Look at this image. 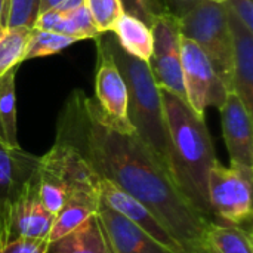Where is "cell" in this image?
<instances>
[{
    "label": "cell",
    "mask_w": 253,
    "mask_h": 253,
    "mask_svg": "<svg viewBox=\"0 0 253 253\" xmlns=\"http://www.w3.org/2000/svg\"><path fill=\"white\" fill-rule=\"evenodd\" d=\"M120 3L126 13L139 18L147 25H151L156 16L166 10L159 0H120Z\"/></svg>",
    "instance_id": "484cf974"
},
{
    "label": "cell",
    "mask_w": 253,
    "mask_h": 253,
    "mask_svg": "<svg viewBox=\"0 0 253 253\" xmlns=\"http://www.w3.org/2000/svg\"><path fill=\"white\" fill-rule=\"evenodd\" d=\"M39 156L0 142V227L3 237L7 212L34 181Z\"/></svg>",
    "instance_id": "9c48e42d"
},
{
    "label": "cell",
    "mask_w": 253,
    "mask_h": 253,
    "mask_svg": "<svg viewBox=\"0 0 253 253\" xmlns=\"http://www.w3.org/2000/svg\"><path fill=\"white\" fill-rule=\"evenodd\" d=\"M113 59L127 89V119L138 136L160 157L169 169V136L160 89L145 61L125 52L111 31L102 33Z\"/></svg>",
    "instance_id": "3957f363"
},
{
    "label": "cell",
    "mask_w": 253,
    "mask_h": 253,
    "mask_svg": "<svg viewBox=\"0 0 253 253\" xmlns=\"http://www.w3.org/2000/svg\"><path fill=\"white\" fill-rule=\"evenodd\" d=\"M65 1H68V0H40L39 15H42L47 10H55V9L61 7Z\"/></svg>",
    "instance_id": "f546056e"
},
{
    "label": "cell",
    "mask_w": 253,
    "mask_h": 253,
    "mask_svg": "<svg viewBox=\"0 0 253 253\" xmlns=\"http://www.w3.org/2000/svg\"><path fill=\"white\" fill-rule=\"evenodd\" d=\"M55 215L49 212L39 197L37 173L28 190L9 209L6 216V243L18 239L49 240Z\"/></svg>",
    "instance_id": "7c38bea8"
},
{
    "label": "cell",
    "mask_w": 253,
    "mask_h": 253,
    "mask_svg": "<svg viewBox=\"0 0 253 253\" xmlns=\"http://www.w3.org/2000/svg\"><path fill=\"white\" fill-rule=\"evenodd\" d=\"M76 42H77L76 39L65 36V34H59V33L47 31V30H42V28H31L30 42H28V47H27V53H25V61L55 55V53L64 50L65 47L71 46Z\"/></svg>",
    "instance_id": "603a6c76"
},
{
    "label": "cell",
    "mask_w": 253,
    "mask_h": 253,
    "mask_svg": "<svg viewBox=\"0 0 253 253\" xmlns=\"http://www.w3.org/2000/svg\"><path fill=\"white\" fill-rule=\"evenodd\" d=\"M181 64L188 105L203 117L208 107L221 108L230 90L216 74L206 53L185 37H181Z\"/></svg>",
    "instance_id": "ba28073f"
},
{
    "label": "cell",
    "mask_w": 253,
    "mask_h": 253,
    "mask_svg": "<svg viewBox=\"0 0 253 253\" xmlns=\"http://www.w3.org/2000/svg\"><path fill=\"white\" fill-rule=\"evenodd\" d=\"M98 215L107 230L114 253H173L165 249L142 230L111 208L105 206L102 202L99 203Z\"/></svg>",
    "instance_id": "9a60e30c"
},
{
    "label": "cell",
    "mask_w": 253,
    "mask_h": 253,
    "mask_svg": "<svg viewBox=\"0 0 253 253\" xmlns=\"http://www.w3.org/2000/svg\"><path fill=\"white\" fill-rule=\"evenodd\" d=\"M222 133L230 154V165L253 168L252 111L236 92H228L222 104Z\"/></svg>",
    "instance_id": "4fadbf2b"
},
{
    "label": "cell",
    "mask_w": 253,
    "mask_h": 253,
    "mask_svg": "<svg viewBox=\"0 0 253 253\" xmlns=\"http://www.w3.org/2000/svg\"><path fill=\"white\" fill-rule=\"evenodd\" d=\"M160 89V87H159ZM169 136V172L178 190L208 221L211 215L208 178L218 160L203 116L185 99L160 89Z\"/></svg>",
    "instance_id": "7a4b0ae2"
},
{
    "label": "cell",
    "mask_w": 253,
    "mask_h": 253,
    "mask_svg": "<svg viewBox=\"0 0 253 253\" xmlns=\"http://www.w3.org/2000/svg\"><path fill=\"white\" fill-rule=\"evenodd\" d=\"M211 1H213V3H221V4H222V3H225L227 0H211Z\"/></svg>",
    "instance_id": "836d02e7"
},
{
    "label": "cell",
    "mask_w": 253,
    "mask_h": 253,
    "mask_svg": "<svg viewBox=\"0 0 253 253\" xmlns=\"http://www.w3.org/2000/svg\"><path fill=\"white\" fill-rule=\"evenodd\" d=\"M96 42L98 67L95 77V101L117 126L126 129L133 127L127 119V89L120 70L101 36Z\"/></svg>",
    "instance_id": "8fae6325"
},
{
    "label": "cell",
    "mask_w": 253,
    "mask_h": 253,
    "mask_svg": "<svg viewBox=\"0 0 253 253\" xmlns=\"http://www.w3.org/2000/svg\"><path fill=\"white\" fill-rule=\"evenodd\" d=\"M203 0H163L162 4L168 12L181 18L182 15H185L188 10H191L193 7H196Z\"/></svg>",
    "instance_id": "f1b7e54d"
},
{
    "label": "cell",
    "mask_w": 253,
    "mask_h": 253,
    "mask_svg": "<svg viewBox=\"0 0 253 253\" xmlns=\"http://www.w3.org/2000/svg\"><path fill=\"white\" fill-rule=\"evenodd\" d=\"M7 7H9V0H0V24L7 27Z\"/></svg>",
    "instance_id": "1f68e13d"
},
{
    "label": "cell",
    "mask_w": 253,
    "mask_h": 253,
    "mask_svg": "<svg viewBox=\"0 0 253 253\" xmlns=\"http://www.w3.org/2000/svg\"><path fill=\"white\" fill-rule=\"evenodd\" d=\"M111 33L125 52L145 62L150 59L153 52V34L151 27L144 21L123 12L116 21Z\"/></svg>",
    "instance_id": "ffe728a7"
},
{
    "label": "cell",
    "mask_w": 253,
    "mask_h": 253,
    "mask_svg": "<svg viewBox=\"0 0 253 253\" xmlns=\"http://www.w3.org/2000/svg\"><path fill=\"white\" fill-rule=\"evenodd\" d=\"M56 138L73 145L98 178L108 179L148 208L181 246L200 243L208 219L184 197L168 166L135 129L117 126L95 98L83 92L68 98Z\"/></svg>",
    "instance_id": "6da1fadb"
},
{
    "label": "cell",
    "mask_w": 253,
    "mask_h": 253,
    "mask_svg": "<svg viewBox=\"0 0 253 253\" xmlns=\"http://www.w3.org/2000/svg\"><path fill=\"white\" fill-rule=\"evenodd\" d=\"M40 0H9L7 27L33 28L39 16Z\"/></svg>",
    "instance_id": "d4e9b609"
},
{
    "label": "cell",
    "mask_w": 253,
    "mask_h": 253,
    "mask_svg": "<svg viewBox=\"0 0 253 253\" xmlns=\"http://www.w3.org/2000/svg\"><path fill=\"white\" fill-rule=\"evenodd\" d=\"M47 240H33V239H18L6 243L0 253H44Z\"/></svg>",
    "instance_id": "4316f807"
},
{
    "label": "cell",
    "mask_w": 253,
    "mask_h": 253,
    "mask_svg": "<svg viewBox=\"0 0 253 253\" xmlns=\"http://www.w3.org/2000/svg\"><path fill=\"white\" fill-rule=\"evenodd\" d=\"M99 203V182L73 188L55 215L49 240H55L83 224L89 216L98 212Z\"/></svg>",
    "instance_id": "e0dca14e"
},
{
    "label": "cell",
    "mask_w": 253,
    "mask_h": 253,
    "mask_svg": "<svg viewBox=\"0 0 253 253\" xmlns=\"http://www.w3.org/2000/svg\"><path fill=\"white\" fill-rule=\"evenodd\" d=\"M200 245L206 253H253L251 228L208 221Z\"/></svg>",
    "instance_id": "d6986e66"
},
{
    "label": "cell",
    "mask_w": 253,
    "mask_h": 253,
    "mask_svg": "<svg viewBox=\"0 0 253 253\" xmlns=\"http://www.w3.org/2000/svg\"><path fill=\"white\" fill-rule=\"evenodd\" d=\"M99 178L84 157L68 142L58 139L37 166L39 197L53 215L64 205L68 193L80 185L98 184Z\"/></svg>",
    "instance_id": "5b68a950"
},
{
    "label": "cell",
    "mask_w": 253,
    "mask_h": 253,
    "mask_svg": "<svg viewBox=\"0 0 253 253\" xmlns=\"http://www.w3.org/2000/svg\"><path fill=\"white\" fill-rule=\"evenodd\" d=\"M181 36L193 40L211 59L216 74L233 90V40L225 3L203 0L179 18Z\"/></svg>",
    "instance_id": "277c9868"
},
{
    "label": "cell",
    "mask_w": 253,
    "mask_h": 253,
    "mask_svg": "<svg viewBox=\"0 0 253 253\" xmlns=\"http://www.w3.org/2000/svg\"><path fill=\"white\" fill-rule=\"evenodd\" d=\"M44 253H114V249L96 212L73 231L47 240Z\"/></svg>",
    "instance_id": "2e32d148"
},
{
    "label": "cell",
    "mask_w": 253,
    "mask_h": 253,
    "mask_svg": "<svg viewBox=\"0 0 253 253\" xmlns=\"http://www.w3.org/2000/svg\"><path fill=\"white\" fill-rule=\"evenodd\" d=\"M31 28L0 24V77L25 61Z\"/></svg>",
    "instance_id": "7402d4cb"
},
{
    "label": "cell",
    "mask_w": 253,
    "mask_h": 253,
    "mask_svg": "<svg viewBox=\"0 0 253 253\" xmlns=\"http://www.w3.org/2000/svg\"><path fill=\"white\" fill-rule=\"evenodd\" d=\"M225 4L249 31H253V0H227Z\"/></svg>",
    "instance_id": "83f0119b"
},
{
    "label": "cell",
    "mask_w": 253,
    "mask_h": 253,
    "mask_svg": "<svg viewBox=\"0 0 253 253\" xmlns=\"http://www.w3.org/2000/svg\"><path fill=\"white\" fill-rule=\"evenodd\" d=\"M227 15L233 40V92H236L248 110L252 111L253 31H249L228 7Z\"/></svg>",
    "instance_id": "5bb4252c"
},
{
    "label": "cell",
    "mask_w": 253,
    "mask_h": 253,
    "mask_svg": "<svg viewBox=\"0 0 253 253\" xmlns=\"http://www.w3.org/2000/svg\"><path fill=\"white\" fill-rule=\"evenodd\" d=\"M153 52L147 61L151 74L160 89L185 98L182 64H181V31L179 18L165 10L153 21Z\"/></svg>",
    "instance_id": "52a82bcc"
},
{
    "label": "cell",
    "mask_w": 253,
    "mask_h": 253,
    "mask_svg": "<svg viewBox=\"0 0 253 253\" xmlns=\"http://www.w3.org/2000/svg\"><path fill=\"white\" fill-rule=\"evenodd\" d=\"M253 168L230 165L216 160L208 178L211 215L228 225L251 228L252 219Z\"/></svg>",
    "instance_id": "8992f818"
},
{
    "label": "cell",
    "mask_w": 253,
    "mask_h": 253,
    "mask_svg": "<svg viewBox=\"0 0 253 253\" xmlns=\"http://www.w3.org/2000/svg\"><path fill=\"white\" fill-rule=\"evenodd\" d=\"M84 4L99 33L111 31L119 16L125 12L120 0H84Z\"/></svg>",
    "instance_id": "cb8c5ba5"
},
{
    "label": "cell",
    "mask_w": 253,
    "mask_h": 253,
    "mask_svg": "<svg viewBox=\"0 0 253 253\" xmlns=\"http://www.w3.org/2000/svg\"><path fill=\"white\" fill-rule=\"evenodd\" d=\"M16 70L12 68L0 77V142L7 147H19L15 95Z\"/></svg>",
    "instance_id": "44dd1931"
},
{
    "label": "cell",
    "mask_w": 253,
    "mask_h": 253,
    "mask_svg": "<svg viewBox=\"0 0 253 253\" xmlns=\"http://www.w3.org/2000/svg\"><path fill=\"white\" fill-rule=\"evenodd\" d=\"M33 28L55 31L59 34L70 36L76 40H83V39L96 40L101 36L84 3L65 13H61L58 10H47L37 16V21Z\"/></svg>",
    "instance_id": "ac0fdd59"
},
{
    "label": "cell",
    "mask_w": 253,
    "mask_h": 253,
    "mask_svg": "<svg viewBox=\"0 0 253 253\" xmlns=\"http://www.w3.org/2000/svg\"><path fill=\"white\" fill-rule=\"evenodd\" d=\"M99 199L101 202L125 216L139 230H142L147 236L162 245L165 249L176 253L182 249L178 240L169 233V230L163 225V222L141 202L116 187L108 179L99 178Z\"/></svg>",
    "instance_id": "30bf717a"
},
{
    "label": "cell",
    "mask_w": 253,
    "mask_h": 253,
    "mask_svg": "<svg viewBox=\"0 0 253 253\" xmlns=\"http://www.w3.org/2000/svg\"><path fill=\"white\" fill-rule=\"evenodd\" d=\"M6 243H4V237H3V231H1V227H0V249L4 246Z\"/></svg>",
    "instance_id": "d6a6232c"
},
{
    "label": "cell",
    "mask_w": 253,
    "mask_h": 253,
    "mask_svg": "<svg viewBox=\"0 0 253 253\" xmlns=\"http://www.w3.org/2000/svg\"><path fill=\"white\" fill-rule=\"evenodd\" d=\"M176 253H206V251L203 249V246L200 243H191V245L182 246V249Z\"/></svg>",
    "instance_id": "4dcf8cb0"
}]
</instances>
